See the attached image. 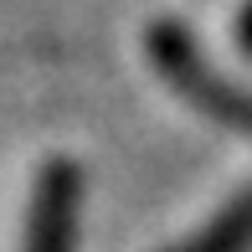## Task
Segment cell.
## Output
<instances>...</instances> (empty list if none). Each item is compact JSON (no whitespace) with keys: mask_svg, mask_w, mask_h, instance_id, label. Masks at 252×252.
<instances>
[{"mask_svg":"<svg viewBox=\"0 0 252 252\" xmlns=\"http://www.w3.org/2000/svg\"><path fill=\"white\" fill-rule=\"evenodd\" d=\"M150 57L159 67V77H165L190 108H201L206 119L226 124V129H237V134H252V93L232 88L211 62H201V52L190 47V36L175 21H155L150 26Z\"/></svg>","mask_w":252,"mask_h":252,"instance_id":"1","label":"cell"},{"mask_svg":"<svg viewBox=\"0 0 252 252\" xmlns=\"http://www.w3.org/2000/svg\"><path fill=\"white\" fill-rule=\"evenodd\" d=\"M77 206H83V170L67 155L47 159L31 196L26 252H77Z\"/></svg>","mask_w":252,"mask_h":252,"instance_id":"2","label":"cell"},{"mask_svg":"<svg viewBox=\"0 0 252 252\" xmlns=\"http://www.w3.org/2000/svg\"><path fill=\"white\" fill-rule=\"evenodd\" d=\"M247 247H252V186L221 216H211L201 232H190L175 252H247Z\"/></svg>","mask_w":252,"mask_h":252,"instance_id":"3","label":"cell"},{"mask_svg":"<svg viewBox=\"0 0 252 252\" xmlns=\"http://www.w3.org/2000/svg\"><path fill=\"white\" fill-rule=\"evenodd\" d=\"M237 41H242V52H252V5L237 16Z\"/></svg>","mask_w":252,"mask_h":252,"instance_id":"4","label":"cell"}]
</instances>
